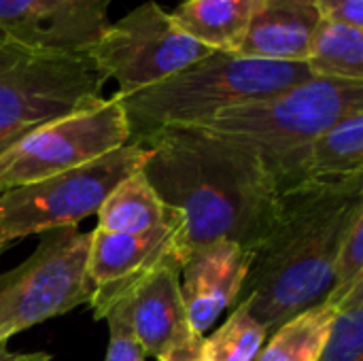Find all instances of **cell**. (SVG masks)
Instances as JSON below:
<instances>
[{
    "mask_svg": "<svg viewBox=\"0 0 363 361\" xmlns=\"http://www.w3.org/2000/svg\"><path fill=\"white\" fill-rule=\"evenodd\" d=\"M134 145L147 149L143 172L155 194L185 217V255L217 240L257 249L281 194L255 151L204 126L162 128Z\"/></svg>",
    "mask_w": 363,
    "mask_h": 361,
    "instance_id": "1",
    "label": "cell"
},
{
    "mask_svg": "<svg viewBox=\"0 0 363 361\" xmlns=\"http://www.w3.org/2000/svg\"><path fill=\"white\" fill-rule=\"evenodd\" d=\"M359 206L363 172L313 181L281 194L274 223L253 251L236 300L247 306L268 338L328 296L340 238Z\"/></svg>",
    "mask_w": 363,
    "mask_h": 361,
    "instance_id": "2",
    "label": "cell"
},
{
    "mask_svg": "<svg viewBox=\"0 0 363 361\" xmlns=\"http://www.w3.org/2000/svg\"><path fill=\"white\" fill-rule=\"evenodd\" d=\"M359 109L363 83L311 77L277 94L230 106L202 126L255 151L279 194H287L311 183V145Z\"/></svg>",
    "mask_w": 363,
    "mask_h": 361,
    "instance_id": "3",
    "label": "cell"
},
{
    "mask_svg": "<svg viewBox=\"0 0 363 361\" xmlns=\"http://www.w3.org/2000/svg\"><path fill=\"white\" fill-rule=\"evenodd\" d=\"M302 62H272L213 51L168 79L113 94L128 119L130 143L170 126H202L217 113L311 79Z\"/></svg>",
    "mask_w": 363,
    "mask_h": 361,
    "instance_id": "4",
    "label": "cell"
},
{
    "mask_svg": "<svg viewBox=\"0 0 363 361\" xmlns=\"http://www.w3.org/2000/svg\"><path fill=\"white\" fill-rule=\"evenodd\" d=\"M106 81L87 53L38 51L0 36V153L38 126L100 100Z\"/></svg>",
    "mask_w": 363,
    "mask_h": 361,
    "instance_id": "5",
    "label": "cell"
},
{
    "mask_svg": "<svg viewBox=\"0 0 363 361\" xmlns=\"http://www.w3.org/2000/svg\"><path fill=\"white\" fill-rule=\"evenodd\" d=\"M147 149L128 143L94 162L0 191V247L55 228L77 226L98 213L106 196L140 170Z\"/></svg>",
    "mask_w": 363,
    "mask_h": 361,
    "instance_id": "6",
    "label": "cell"
},
{
    "mask_svg": "<svg viewBox=\"0 0 363 361\" xmlns=\"http://www.w3.org/2000/svg\"><path fill=\"white\" fill-rule=\"evenodd\" d=\"M89 232L77 226L40 234L34 253L0 274V345L47 319L89 304Z\"/></svg>",
    "mask_w": 363,
    "mask_h": 361,
    "instance_id": "7",
    "label": "cell"
},
{
    "mask_svg": "<svg viewBox=\"0 0 363 361\" xmlns=\"http://www.w3.org/2000/svg\"><path fill=\"white\" fill-rule=\"evenodd\" d=\"M130 143V126L115 96L47 121L0 153V191L36 183L94 162Z\"/></svg>",
    "mask_w": 363,
    "mask_h": 361,
    "instance_id": "8",
    "label": "cell"
},
{
    "mask_svg": "<svg viewBox=\"0 0 363 361\" xmlns=\"http://www.w3.org/2000/svg\"><path fill=\"white\" fill-rule=\"evenodd\" d=\"M213 53L187 36L157 2H145L115 23H108L87 51L117 94H132L168 79L181 68Z\"/></svg>",
    "mask_w": 363,
    "mask_h": 361,
    "instance_id": "9",
    "label": "cell"
},
{
    "mask_svg": "<svg viewBox=\"0 0 363 361\" xmlns=\"http://www.w3.org/2000/svg\"><path fill=\"white\" fill-rule=\"evenodd\" d=\"M185 217L181 211L160 228L143 234H115L96 228L89 232L87 285L89 306L96 319L125 300L166 260L185 257Z\"/></svg>",
    "mask_w": 363,
    "mask_h": 361,
    "instance_id": "10",
    "label": "cell"
},
{
    "mask_svg": "<svg viewBox=\"0 0 363 361\" xmlns=\"http://www.w3.org/2000/svg\"><path fill=\"white\" fill-rule=\"evenodd\" d=\"M179 268L177 257L166 260L115 306L130 319L145 355L155 361H202L204 336L189 321Z\"/></svg>",
    "mask_w": 363,
    "mask_h": 361,
    "instance_id": "11",
    "label": "cell"
},
{
    "mask_svg": "<svg viewBox=\"0 0 363 361\" xmlns=\"http://www.w3.org/2000/svg\"><path fill=\"white\" fill-rule=\"evenodd\" d=\"M111 0H0V36L38 51L87 53Z\"/></svg>",
    "mask_w": 363,
    "mask_h": 361,
    "instance_id": "12",
    "label": "cell"
},
{
    "mask_svg": "<svg viewBox=\"0 0 363 361\" xmlns=\"http://www.w3.org/2000/svg\"><path fill=\"white\" fill-rule=\"evenodd\" d=\"M253 253L238 243L217 240L187 251L181 262V296L189 321L198 334L234 306L251 268Z\"/></svg>",
    "mask_w": 363,
    "mask_h": 361,
    "instance_id": "13",
    "label": "cell"
},
{
    "mask_svg": "<svg viewBox=\"0 0 363 361\" xmlns=\"http://www.w3.org/2000/svg\"><path fill=\"white\" fill-rule=\"evenodd\" d=\"M319 21L317 0H257L238 55L304 64Z\"/></svg>",
    "mask_w": 363,
    "mask_h": 361,
    "instance_id": "14",
    "label": "cell"
},
{
    "mask_svg": "<svg viewBox=\"0 0 363 361\" xmlns=\"http://www.w3.org/2000/svg\"><path fill=\"white\" fill-rule=\"evenodd\" d=\"M257 0H181L170 17L211 51L238 53Z\"/></svg>",
    "mask_w": 363,
    "mask_h": 361,
    "instance_id": "15",
    "label": "cell"
},
{
    "mask_svg": "<svg viewBox=\"0 0 363 361\" xmlns=\"http://www.w3.org/2000/svg\"><path fill=\"white\" fill-rule=\"evenodd\" d=\"M177 215L155 194L143 168L123 179L98 209V228L115 234H143Z\"/></svg>",
    "mask_w": 363,
    "mask_h": 361,
    "instance_id": "16",
    "label": "cell"
},
{
    "mask_svg": "<svg viewBox=\"0 0 363 361\" xmlns=\"http://www.w3.org/2000/svg\"><path fill=\"white\" fill-rule=\"evenodd\" d=\"M338 309V304L323 298L291 317L266 340L255 361H317L332 334Z\"/></svg>",
    "mask_w": 363,
    "mask_h": 361,
    "instance_id": "17",
    "label": "cell"
},
{
    "mask_svg": "<svg viewBox=\"0 0 363 361\" xmlns=\"http://www.w3.org/2000/svg\"><path fill=\"white\" fill-rule=\"evenodd\" d=\"M363 172V109L325 130L308 151V181H334Z\"/></svg>",
    "mask_w": 363,
    "mask_h": 361,
    "instance_id": "18",
    "label": "cell"
},
{
    "mask_svg": "<svg viewBox=\"0 0 363 361\" xmlns=\"http://www.w3.org/2000/svg\"><path fill=\"white\" fill-rule=\"evenodd\" d=\"M304 64L313 77L363 83V30L321 19Z\"/></svg>",
    "mask_w": 363,
    "mask_h": 361,
    "instance_id": "19",
    "label": "cell"
},
{
    "mask_svg": "<svg viewBox=\"0 0 363 361\" xmlns=\"http://www.w3.org/2000/svg\"><path fill=\"white\" fill-rule=\"evenodd\" d=\"M266 340V330L253 319L247 306L234 304L228 321L204 338L202 361H255Z\"/></svg>",
    "mask_w": 363,
    "mask_h": 361,
    "instance_id": "20",
    "label": "cell"
},
{
    "mask_svg": "<svg viewBox=\"0 0 363 361\" xmlns=\"http://www.w3.org/2000/svg\"><path fill=\"white\" fill-rule=\"evenodd\" d=\"M363 283V206H359L338 245V253L334 260L332 287L328 291V300L334 304H342L351 291Z\"/></svg>",
    "mask_w": 363,
    "mask_h": 361,
    "instance_id": "21",
    "label": "cell"
},
{
    "mask_svg": "<svg viewBox=\"0 0 363 361\" xmlns=\"http://www.w3.org/2000/svg\"><path fill=\"white\" fill-rule=\"evenodd\" d=\"M317 361H363V283L340 304L332 334Z\"/></svg>",
    "mask_w": 363,
    "mask_h": 361,
    "instance_id": "22",
    "label": "cell"
},
{
    "mask_svg": "<svg viewBox=\"0 0 363 361\" xmlns=\"http://www.w3.org/2000/svg\"><path fill=\"white\" fill-rule=\"evenodd\" d=\"M104 319L108 323V349L104 361H145L147 355L125 313L121 309H113Z\"/></svg>",
    "mask_w": 363,
    "mask_h": 361,
    "instance_id": "23",
    "label": "cell"
},
{
    "mask_svg": "<svg viewBox=\"0 0 363 361\" xmlns=\"http://www.w3.org/2000/svg\"><path fill=\"white\" fill-rule=\"evenodd\" d=\"M321 19L363 30V0H317Z\"/></svg>",
    "mask_w": 363,
    "mask_h": 361,
    "instance_id": "24",
    "label": "cell"
},
{
    "mask_svg": "<svg viewBox=\"0 0 363 361\" xmlns=\"http://www.w3.org/2000/svg\"><path fill=\"white\" fill-rule=\"evenodd\" d=\"M0 361H51L49 353H13L6 345H0Z\"/></svg>",
    "mask_w": 363,
    "mask_h": 361,
    "instance_id": "25",
    "label": "cell"
},
{
    "mask_svg": "<svg viewBox=\"0 0 363 361\" xmlns=\"http://www.w3.org/2000/svg\"><path fill=\"white\" fill-rule=\"evenodd\" d=\"M4 249H6V247H0V255H2V253H4Z\"/></svg>",
    "mask_w": 363,
    "mask_h": 361,
    "instance_id": "26",
    "label": "cell"
}]
</instances>
